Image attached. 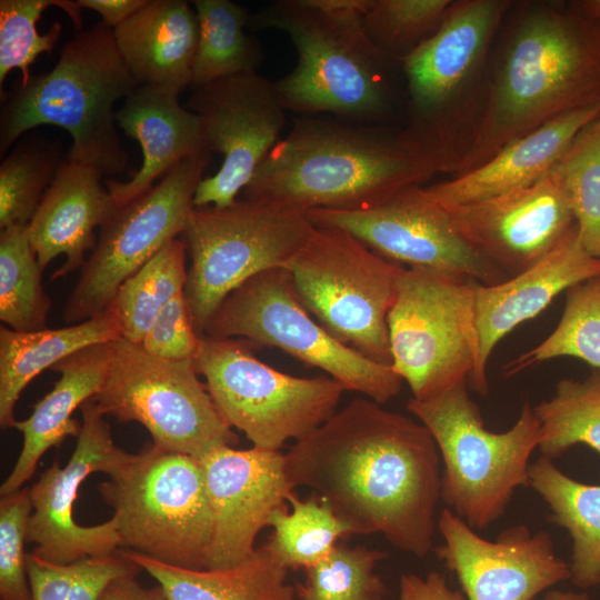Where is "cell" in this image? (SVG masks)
I'll use <instances>...</instances> for the list:
<instances>
[{
    "mask_svg": "<svg viewBox=\"0 0 600 600\" xmlns=\"http://www.w3.org/2000/svg\"><path fill=\"white\" fill-rule=\"evenodd\" d=\"M292 488L307 487L354 533H381L426 557L438 529L441 458L420 421L359 397L284 453Z\"/></svg>",
    "mask_w": 600,
    "mask_h": 600,
    "instance_id": "1",
    "label": "cell"
},
{
    "mask_svg": "<svg viewBox=\"0 0 600 600\" xmlns=\"http://www.w3.org/2000/svg\"><path fill=\"white\" fill-rule=\"evenodd\" d=\"M600 102V22L571 2L514 1L491 47L483 111L461 176L543 124Z\"/></svg>",
    "mask_w": 600,
    "mask_h": 600,
    "instance_id": "2",
    "label": "cell"
},
{
    "mask_svg": "<svg viewBox=\"0 0 600 600\" xmlns=\"http://www.w3.org/2000/svg\"><path fill=\"white\" fill-rule=\"evenodd\" d=\"M370 0H276L251 13V31L287 34L294 68L274 81L287 111L359 124L402 127L407 91L401 61L368 37Z\"/></svg>",
    "mask_w": 600,
    "mask_h": 600,
    "instance_id": "3",
    "label": "cell"
},
{
    "mask_svg": "<svg viewBox=\"0 0 600 600\" xmlns=\"http://www.w3.org/2000/svg\"><path fill=\"white\" fill-rule=\"evenodd\" d=\"M399 128L299 116L243 189L244 198L306 212L358 210L423 186L436 172L406 148Z\"/></svg>",
    "mask_w": 600,
    "mask_h": 600,
    "instance_id": "4",
    "label": "cell"
},
{
    "mask_svg": "<svg viewBox=\"0 0 600 600\" xmlns=\"http://www.w3.org/2000/svg\"><path fill=\"white\" fill-rule=\"evenodd\" d=\"M513 0H452L438 30L401 61L406 148L436 173L456 176L478 132L488 59Z\"/></svg>",
    "mask_w": 600,
    "mask_h": 600,
    "instance_id": "5",
    "label": "cell"
},
{
    "mask_svg": "<svg viewBox=\"0 0 600 600\" xmlns=\"http://www.w3.org/2000/svg\"><path fill=\"white\" fill-rule=\"evenodd\" d=\"M138 82L126 64L113 29L102 21L77 31L48 72L19 79L1 94L0 153L23 133L42 124L69 132L66 159L103 174L127 170L128 154L116 129L114 103Z\"/></svg>",
    "mask_w": 600,
    "mask_h": 600,
    "instance_id": "6",
    "label": "cell"
},
{
    "mask_svg": "<svg viewBox=\"0 0 600 600\" xmlns=\"http://www.w3.org/2000/svg\"><path fill=\"white\" fill-rule=\"evenodd\" d=\"M463 381L407 409L427 427L442 464L441 500L473 530H484L506 512L517 488L528 487L530 458L541 440L532 406L503 432L484 427Z\"/></svg>",
    "mask_w": 600,
    "mask_h": 600,
    "instance_id": "7",
    "label": "cell"
},
{
    "mask_svg": "<svg viewBox=\"0 0 600 600\" xmlns=\"http://www.w3.org/2000/svg\"><path fill=\"white\" fill-rule=\"evenodd\" d=\"M99 492L114 511L120 548L180 568L207 569L213 517L197 458L151 446L132 454Z\"/></svg>",
    "mask_w": 600,
    "mask_h": 600,
    "instance_id": "8",
    "label": "cell"
},
{
    "mask_svg": "<svg viewBox=\"0 0 600 600\" xmlns=\"http://www.w3.org/2000/svg\"><path fill=\"white\" fill-rule=\"evenodd\" d=\"M314 228L306 211L269 199L194 208L181 236L190 257L184 294L196 332L204 334L220 304L246 281L284 268Z\"/></svg>",
    "mask_w": 600,
    "mask_h": 600,
    "instance_id": "9",
    "label": "cell"
},
{
    "mask_svg": "<svg viewBox=\"0 0 600 600\" xmlns=\"http://www.w3.org/2000/svg\"><path fill=\"white\" fill-rule=\"evenodd\" d=\"M284 268L300 302L331 336L391 366L388 314L403 267L344 230L316 226Z\"/></svg>",
    "mask_w": 600,
    "mask_h": 600,
    "instance_id": "10",
    "label": "cell"
},
{
    "mask_svg": "<svg viewBox=\"0 0 600 600\" xmlns=\"http://www.w3.org/2000/svg\"><path fill=\"white\" fill-rule=\"evenodd\" d=\"M220 414L253 447L279 451L310 434L336 411L346 391L331 377L301 378L258 359L250 342L202 336L193 359Z\"/></svg>",
    "mask_w": 600,
    "mask_h": 600,
    "instance_id": "11",
    "label": "cell"
},
{
    "mask_svg": "<svg viewBox=\"0 0 600 600\" xmlns=\"http://www.w3.org/2000/svg\"><path fill=\"white\" fill-rule=\"evenodd\" d=\"M239 338L274 347L316 367L377 403L401 390L391 366L372 361L331 336L300 302L286 268L263 271L231 292L209 321L204 334Z\"/></svg>",
    "mask_w": 600,
    "mask_h": 600,
    "instance_id": "12",
    "label": "cell"
},
{
    "mask_svg": "<svg viewBox=\"0 0 600 600\" xmlns=\"http://www.w3.org/2000/svg\"><path fill=\"white\" fill-rule=\"evenodd\" d=\"M476 282L428 270L400 272L388 314L391 367L412 399L430 400L472 376Z\"/></svg>",
    "mask_w": 600,
    "mask_h": 600,
    "instance_id": "13",
    "label": "cell"
},
{
    "mask_svg": "<svg viewBox=\"0 0 600 600\" xmlns=\"http://www.w3.org/2000/svg\"><path fill=\"white\" fill-rule=\"evenodd\" d=\"M110 344L109 369L92 399L104 416L138 422L156 448L194 458L238 443L193 360H164L122 337Z\"/></svg>",
    "mask_w": 600,
    "mask_h": 600,
    "instance_id": "14",
    "label": "cell"
},
{
    "mask_svg": "<svg viewBox=\"0 0 600 600\" xmlns=\"http://www.w3.org/2000/svg\"><path fill=\"white\" fill-rule=\"evenodd\" d=\"M210 161V151L188 158L148 192L118 207L100 228L96 247L67 300V323H78L108 310L120 286L166 243L182 234Z\"/></svg>",
    "mask_w": 600,
    "mask_h": 600,
    "instance_id": "15",
    "label": "cell"
},
{
    "mask_svg": "<svg viewBox=\"0 0 600 600\" xmlns=\"http://www.w3.org/2000/svg\"><path fill=\"white\" fill-rule=\"evenodd\" d=\"M307 214L314 226L344 230L408 269L467 277L486 286L511 278L454 230L448 211L426 194L423 186L364 209H313Z\"/></svg>",
    "mask_w": 600,
    "mask_h": 600,
    "instance_id": "16",
    "label": "cell"
},
{
    "mask_svg": "<svg viewBox=\"0 0 600 600\" xmlns=\"http://www.w3.org/2000/svg\"><path fill=\"white\" fill-rule=\"evenodd\" d=\"M184 108L200 118L208 150L223 156L220 169L199 182L194 208L228 207L280 140L287 110L274 82L258 72L199 87Z\"/></svg>",
    "mask_w": 600,
    "mask_h": 600,
    "instance_id": "17",
    "label": "cell"
},
{
    "mask_svg": "<svg viewBox=\"0 0 600 600\" xmlns=\"http://www.w3.org/2000/svg\"><path fill=\"white\" fill-rule=\"evenodd\" d=\"M80 410L81 431L69 461L64 467L53 461L29 488L32 513L27 541L34 544L37 557L60 564L117 553L120 538L116 520L80 526L73 518V506L90 474L113 476L132 458L114 443L104 414L92 399Z\"/></svg>",
    "mask_w": 600,
    "mask_h": 600,
    "instance_id": "18",
    "label": "cell"
},
{
    "mask_svg": "<svg viewBox=\"0 0 600 600\" xmlns=\"http://www.w3.org/2000/svg\"><path fill=\"white\" fill-rule=\"evenodd\" d=\"M438 530L443 543L436 553L467 600H533L570 580L569 562L557 556L546 530L531 532L520 523L487 540L448 508L438 517Z\"/></svg>",
    "mask_w": 600,
    "mask_h": 600,
    "instance_id": "19",
    "label": "cell"
},
{
    "mask_svg": "<svg viewBox=\"0 0 600 600\" xmlns=\"http://www.w3.org/2000/svg\"><path fill=\"white\" fill-rule=\"evenodd\" d=\"M197 459L213 517L207 569L238 566L256 551L259 532L294 493L284 454L256 447L241 450L219 446Z\"/></svg>",
    "mask_w": 600,
    "mask_h": 600,
    "instance_id": "20",
    "label": "cell"
},
{
    "mask_svg": "<svg viewBox=\"0 0 600 600\" xmlns=\"http://www.w3.org/2000/svg\"><path fill=\"white\" fill-rule=\"evenodd\" d=\"M446 210L454 230L510 277L543 260L578 229L550 173L530 187Z\"/></svg>",
    "mask_w": 600,
    "mask_h": 600,
    "instance_id": "21",
    "label": "cell"
},
{
    "mask_svg": "<svg viewBox=\"0 0 600 600\" xmlns=\"http://www.w3.org/2000/svg\"><path fill=\"white\" fill-rule=\"evenodd\" d=\"M600 276V258L581 244L578 229L543 260L500 283L474 284L477 363L471 388L489 391L488 363L498 342L519 324L542 312L562 291Z\"/></svg>",
    "mask_w": 600,
    "mask_h": 600,
    "instance_id": "22",
    "label": "cell"
},
{
    "mask_svg": "<svg viewBox=\"0 0 600 600\" xmlns=\"http://www.w3.org/2000/svg\"><path fill=\"white\" fill-rule=\"evenodd\" d=\"M179 94L174 89L141 84L116 111L117 126L140 143L143 156L128 181H104L117 207L148 192L181 161L209 151L200 118L179 103Z\"/></svg>",
    "mask_w": 600,
    "mask_h": 600,
    "instance_id": "23",
    "label": "cell"
},
{
    "mask_svg": "<svg viewBox=\"0 0 600 600\" xmlns=\"http://www.w3.org/2000/svg\"><path fill=\"white\" fill-rule=\"evenodd\" d=\"M101 178L96 168L64 159L28 223V237L42 270L54 258H66L51 280L82 268L86 253L97 243L94 229L118 209Z\"/></svg>",
    "mask_w": 600,
    "mask_h": 600,
    "instance_id": "24",
    "label": "cell"
},
{
    "mask_svg": "<svg viewBox=\"0 0 600 600\" xmlns=\"http://www.w3.org/2000/svg\"><path fill=\"white\" fill-rule=\"evenodd\" d=\"M599 116L600 102L566 113L512 141L482 166L423 190L451 209L530 187L549 174L573 138Z\"/></svg>",
    "mask_w": 600,
    "mask_h": 600,
    "instance_id": "25",
    "label": "cell"
},
{
    "mask_svg": "<svg viewBox=\"0 0 600 600\" xmlns=\"http://www.w3.org/2000/svg\"><path fill=\"white\" fill-rule=\"evenodd\" d=\"M110 342L81 349L51 368L60 378L33 404L31 414L24 420H17L13 426L22 434V448L0 487L1 497L22 489L50 448L58 447L67 437L78 438L81 423L72 414L100 391L111 360Z\"/></svg>",
    "mask_w": 600,
    "mask_h": 600,
    "instance_id": "26",
    "label": "cell"
},
{
    "mask_svg": "<svg viewBox=\"0 0 600 600\" xmlns=\"http://www.w3.org/2000/svg\"><path fill=\"white\" fill-rule=\"evenodd\" d=\"M118 49L138 84L179 92L191 87L199 20L183 0H147L113 29Z\"/></svg>",
    "mask_w": 600,
    "mask_h": 600,
    "instance_id": "27",
    "label": "cell"
},
{
    "mask_svg": "<svg viewBox=\"0 0 600 600\" xmlns=\"http://www.w3.org/2000/svg\"><path fill=\"white\" fill-rule=\"evenodd\" d=\"M122 337L108 309L93 318L58 329L19 332L0 327V426L13 428L14 407L26 387L42 371L87 347Z\"/></svg>",
    "mask_w": 600,
    "mask_h": 600,
    "instance_id": "28",
    "label": "cell"
},
{
    "mask_svg": "<svg viewBox=\"0 0 600 600\" xmlns=\"http://www.w3.org/2000/svg\"><path fill=\"white\" fill-rule=\"evenodd\" d=\"M118 553L148 572L170 600H297L288 569L266 543L242 563L218 570L180 568L132 550Z\"/></svg>",
    "mask_w": 600,
    "mask_h": 600,
    "instance_id": "29",
    "label": "cell"
},
{
    "mask_svg": "<svg viewBox=\"0 0 600 600\" xmlns=\"http://www.w3.org/2000/svg\"><path fill=\"white\" fill-rule=\"evenodd\" d=\"M528 487L572 540L570 581L581 590L600 586V484L580 482L540 457L530 464Z\"/></svg>",
    "mask_w": 600,
    "mask_h": 600,
    "instance_id": "30",
    "label": "cell"
},
{
    "mask_svg": "<svg viewBox=\"0 0 600 600\" xmlns=\"http://www.w3.org/2000/svg\"><path fill=\"white\" fill-rule=\"evenodd\" d=\"M192 4L199 20V42L191 87L257 72L264 51L258 39L246 31L252 12L230 0H194Z\"/></svg>",
    "mask_w": 600,
    "mask_h": 600,
    "instance_id": "31",
    "label": "cell"
},
{
    "mask_svg": "<svg viewBox=\"0 0 600 600\" xmlns=\"http://www.w3.org/2000/svg\"><path fill=\"white\" fill-rule=\"evenodd\" d=\"M186 257L183 240L172 239L120 286L108 309L117 317L122 338L141 343L161 309L184 292Z\"/></svg>",
    "mask_w": 600,
    "mask_h": 600,
    "instance_id": "32",
    "label": "cell"
},
{
    "mask_svg": "<svg viewBox=\"0 0 600 600\" xmlns=\"http://www.w3.org/2000/svg\"><path fill=\"white\" fill-rule=\"evenodd\" d=\"M532 408L541 429V457L553 461L578 444L600 454V370L582 380H559L553 396Z\"/></svg>",
    "mask_w": 600,
    "mask_h": 600,
    "instance_id": "33",
    "label": "cell"
},
{
    "mask_svg": "<svg viewBox=\"0 0 600 600\" xmlns=\"http://www.w3.org/2000/svg\"><path fill=\"white\" fill-rule=\"evenodd\" d=\"M289 507L278 509L270 518L273 533L266 543L274 558L288 570L310 568L327 558L337 541L354 534L321 498L301 500L293 493Z\"/></svg>",
    "mask_w": 600,
    "mask_h": 600,
    "instance_id": "34",
    "label": "cell"
},
{
    "mask_svg": "<svg viewBox=\"0 0 600 600\" xmlns=\"http://www.w3.org/2000/svg\"><path fill=\"white\" fill-rule=\"evenodd\" d=\"M42 269L28 237V224L0 232V320L19 332L43 330L51 299L42 287Z\"/></svg>",
    "mask_w": 600,
    "mask_h": 600,
    "instance_id": "35",
    "label": "cell"
},
{
    "mask_svg": "<svg viewBox=\"0 0 600 600\" xmlns=\"http://www.w3.org/2000/svg\"><path fill=\"white\" fill-rule=\"evenodd\" d=\"M578 358L600 370V276L567 290L561 319L538 346L508 362L504 377H512L544 361Z\"/></svg>",
    "mask_w": 600,
    "mask_h": 600,
    "instance_id": "36",
    "label": "cell"
},
{
    "mask_svg": "<svg viewBox=\"0 0 600 600\" xmlns=\"http://www.w3.org/2000/svg\"><path fill=\"white\" fill-rule=\"evenodd\" d=\"M58 140L21 139L0 163V228L28 224L64 161Z\"/></svg>",
    "mask_w": 600,
    "mask_h": 600,
    "instance_id": "37",
    "label": "cell"
},
{
    "mask_svg": "<svg viewBox=\"0 0 600 600\" xmlns=\"http://www.w3.org/2000/svg\"><path fill=\"white\" fill-rule=\"evenodd\" d=\"M549 173L570 201L581 244L600 258V116L573 138Z\"/></svg>",
    "mask_w": 600,
    "mask_h": 600,
    "instance_id": "38",
    "label": "cell"
},
{
    "mask_svg": "<svg viewBox=\"0 0 600 600\" xmlns=\"http://www.w3.org/2000/svg\"><path fill=\"white\" fill-rule=\"evenodd\" d=\"M50 7L63 10L77 31L82 30L81 7L71 0H1L0 1V92L8 73L19 69L20 81L32 76L30 66L41 53H51L60 39L62 26L54 22L40 34L37 22Z\"/></svg>",
    "mask_w": 600,
    "mask_h": 600,
    "instance_id": "39",
    "label": "cell"
},
{
    "mask_svg": "<svg viewBox=\"0 0 600 600\" xmlns=\"http://www.w3.org/2000/svg\"><path fill=\"white\" fill-rule=\"evenodd\" d=\"M387 553L366 547L337 546L317 564L304 569L297 600H384L387 590L374 572Z\"/></svg>",
    "mask_w": 600,
    "mask_h": 600,
    "instance_id": "40",
    "label": "cell"
},
{
    "mask_svg": "<svg viewBox=\"0 0 600 600\" xmlns=\"http://www.w3.org/2000/svg\"><path fill=\"white\" fill-rule=\"evenodd\" d=\"M452 0H370L362 24L370 40L402 61L440 27Z\"/></svg>",
    "mask_w": 600,
    "mask_h": 600,
    "instance_id": "41",
    "label": "cell"
},
{
    "mask_svg": "<svg viewBox=\"0 0 600 600\" xmlns=\"http://www.w3.org/2000/svg\"><path fill=\"white\" fill-rule=\"evenodd\" d=\"M32 503L29 488L0 499V598L31 600L24 543Z\"/></svg>",
    "mask_w": 600,
    "mask_h": 600,
    "instance_id": "42",
    "label": "cell"
},
{
    "mask_svg": "<svg viewBox=\"0 0 600 600\" xmlns=\"http://www.w3.org/2000/svg\"><path fill=\"white\" fill-rule=\"evenodd\" d=\"M200 342L182 292L161 309L140 344L154 357L184 361L194 359Z\"/></svg>",
    "mask_w": 600,
    "mask_h": 600,
    "instance_id": "43",
    "label": "cell"
},
{
    "mask_svg": "<svg viewBox=\"0 0 600 600\" xmlns=\"http://www.w3.org/2000/svg\"><path fill=\"white\" fill-rule=\"evenodd\" d=\"M79 561L60 564L43 560L32 552L27 553L31 600H67L79 570Z\"/></svg>",
    "mask_w": 600,
    "mask_h": 600,
    "instance_id": "44",
    "label": "cell"
},
{
    "mask_svg": "<svg viewBox=\"0 0 600 600\" xmlns=\"http://www.w3.org/2000/svg\"><path fill=\"white\" fill-rule=\"evenodd\" d=\"M136 564L114 554L79 561V570L67 600H98L104 587Z\"/></svg>",
    "mask_w": 600,
    "mask_h": 600,
    "instance_id": "45",
    "label": "cell"
},
{
    "mask_svg": "<svg viewBox=\"0 0 600 600\" xmlns=\"http://www.w3.org/2000/svg\"><path fill=\"white\" fill-rule=\"evenodd\" d=\"M398 600H467L462 591L453 590L438 571L426 577L403 573L399 583Z\"/></svg>",
    "mask_w": 600,
    "mask_h": 600,
    "instance_id": "46",
    "label": "cell"
},
{
    "mask_svg": "<svg viewBox=\"0 0 600 600\" xmlns=\"http://www.w3.org/2000/svg\"><path fill=\"white\" fill-rule=\"evenodd\" d=\"M138 567L112 579L102 590L98 600H170L159 584L147 588L136 579Z\"/></svg>",
    "mask_w": 600,
    "mask_h": 600,
    "instance_id": "47",
    "label": "cell"
},
{
    "mask_svg": "<svg viewBox=\"0 0 600 600\" xmlns=\"http://www.w3.org/2000/svg\"><path fill=\"white\" fill-rule=\"evenodd\" d=\"M81 8L98 12L102 22L114 29L137 10H139L147 0H77Z\"/></svg>",
    "mask_w": 600,
    "mask_h": 600,
    "instance_id": "48",
    "label": "cell"
},
{
    "mask_svg": "<svg viewBox=\"0 0 600 600\" xmlns=\"http://www.w3.org/2000/svg\"><path fill=\"white\" fill-rule=\"evenodd\" d=\"M571 4L584 17L600 22V0L571 1Z\"/></svg>",
    "mask_w": 600,
    "mask_h": 600,
    "instance_id": "49",
    "label": "cell"
},
{
    "mask_svg": "<svg viewBox=\"0 0 600 600\" xmlns=\"http://www.w3.org/2000/svg\"><path fill=\"white\" fill-rule=\"evenodd\" d=\"M541 600H591L586 592L551 590Z\"/></svg>",
    "mask_w": 600,
    "mask_h": 600,
    "instance_id": "50",
    "label": "cell"
}]
</instances>
